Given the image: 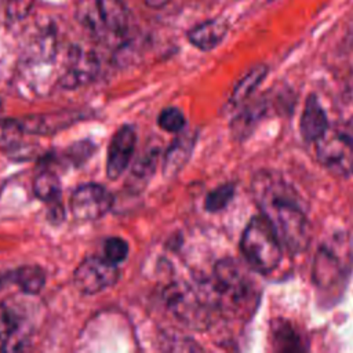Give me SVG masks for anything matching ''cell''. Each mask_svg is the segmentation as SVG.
<instances>
[{
  "label": "cell",
  "instance_id": "obj_1",
  "mask_svg": "<svg viewBox=\"0 0 353 353\" xmlns=\"http://www.w3.org/2000/svg\"><path fill=\"white\" fill-rule=\"evenodd\" d=\"M251 190L262 215L287 250L294 254L303 251L309 244V223L295 190L273 171L256 172Z\"/></svg>",
  "mask_w": 353,
  "mask_h": 353
},
{
  "label": "cell",
  "instance_id": "obj_2",
  "mask_svg": "<svg viewBox=\"0 0 353 353\" xmlns=\"http://www.w3.org/2000/svg\"><path fill=\"white\" fill-rule=\"evenodd\" d=\"M76 18L95 40L106 46L121 44L130 32V12L120 0H80Z\"/></svg>",
  "mask_w": 353,
  "mask_h": 353
},
{
  "label": "cell",
  "instance_id": "obj_3",
  "mask_svg": "<svg viewBox=\"0 0 353 353\" xmlns=\"http://www.w3.org/2000/svg\"><path fill=\"white\" fill-rule=\"evenodd\" d=\"M208 287L216 309L251 307L255 302V283L241 263L234 259H222L215 265Z\"/></svg>",
  "mask_w": 353,
  "mask_h": 353
},
{
  "label": "cell",
  "instance_id": "obj_4",
  "mask_svg": "<svg viewBox=\"0 0 353 353\" xmlns=\"http://www.w3.org/2000/svg\"><path fill=\"white\" fill-rule=\"evenodd\" d=\"M240 248L248 265L259 273L273 272L281 259V241L262 214L254 216L245 226Z\"/></svg>",
  "mask_w": 353,
  "mask_h": 353
},
{
  "label": "cell",
  "instance_id": "obj_5",
  "mask_svg": "<svg viewBox=\"0 0 353 353\" xmlns=\"http://www.w3.org/2000/svg\"><path fill=\"white\" fill-rule=\"evenodd\" d=\"M164 301L172 316L190 328H205L211 310L216 309L210 287H192L185 283L168 285Z\"/></svg>",
  "mask_w": 353,
  "mask_h": 353
},
{
  "label": "cell",
  "instance_id": "obj_6",
  "mask_svg": "<svg viewBox=\"0 0 353 353\" xmlns=\"http://www.w3.org/2000/svg\"><path fill=\"white\" fill-rule=\"evenodd\" d=\"M319 161L338 175L353 174V142L346 125H328L314 142Z\"/></svg>",
  "mask_w": 353,
  "mask_h": 353
},
{
  "label": "cell",
  "instance_id": "obj_7",
  "mask_svg": "<svg viewBox=\"0 0 353 353\" xmlns=\"http://www.w3.org/2000/svg\"><path fill=\"white\" fill-rule=\"evenodd\" d=\"M120 277L119 265L103 256L91 255L80 262L73 273L74 287L85 295L98 294L117 283Z\"/></svg>",
  "mask_w": 353,
  "mask_h": 353
},
{
  "label": "cell",
  "instance_id": "obj_8",
  "mask_svg": "<svg viewBox=\"0 0 353 353\" xmlns=\"http://www.w3.org/2000/svg\"><path fill=\"white\" fill-rule=\"evenodd\" d=\"M113 204L112 193L99 183H83L70 196L69 207L74 219L92 222L109 212Z\"/></svg>",
  "mask_w": 353,
  "mask_h": 353
},
{
  "label": "cell",
  "instance_id": "obj_9",
  "mask_svg": "<svg viewBox=\"0 0 353 353\" xmlns=\"http://www.w3.org/2000/svg\"><path fill=\"white\" fill-rule=\"evenodd\" d=\"M135 143L137 134L131 125H121L114 132L106 157V174L110 179H117L127 170L134 154Z\"/></svg>",
  "mask_w": 353,
  "mask_h": 353
},
{
  "label": "cell",
  "instance_id": "obj_10",
  "mask_svg": "<svg viewBox=\"0 0 353 353\" xmlns=\"http://www.w3.org/2000/svg\"><path fill=\"white\" fill-rule=\"evenodd\" d=\"M98 70L99 62L94 52L80 47H73L69 52L68 63L59 79V84L63 88L73 90L90 83L97 76Z\"/></svg>",
  "mask_w": 353,
  "mask_h": 353
},
{
  "label": "cell",
  "instance_id": "obj_11",
  "mask_svg": "<svg viewBox=\"0 0 353 353\" xmlns=\"http://www.w3.org/2000/svg\"><path fill=\"white\" fill-rule=\"evenodd\" d=\"M79 119L77 113L73 112H54L44 114H33L17 120L18 125L25 134L32 135H47L55 134L59 130L76 123Z\"/></svg>",
  "mask_w": 353,
  "mask_h": 353
},
{
  "label": "cell",
  "instance_id": "obj_12",
  "mask_svg": "<svg viewBox=\"0 0 353 353\" xmlns=\"http://www.w3.org/2000/svg\"><path fill=\"white\" fill-rule=\"evenodd\" d=\"M228 33V23L222 18H214L204 21L194 28H192L188 33L189 41L203 50L210 51L214 47H216L226 36Z\"/></svg>",
  "mask_w": 353,
  "mask_h": 353
},
{
  "label": "cell",
  "instance_id": "obj_13",
  "mask_svg": "<svg viewBox=\"0 0 353 353\" xmlns=\"http://www.w3.org/2000/svg\"><path fill=\"white\" fill-rule=\"evenodd\" d=\"M327 114L314 95L306 99L303 113L301 116V134L306 142H316L328 128Z\"/></svg>",
  "mask_w": 353,
  "mask_h": 353
},
{
  "label": "cell",
  "instance_id": "obj_14",
  "mask_svg": "<svg viewBox=\"0 0 353 353\" xmlns=\"http://www.w3.org/2000/svg\"><path fill=\"white\" fill-rule=\"evenodd\" d=\"M196 142V132L193 131H181L176 139L171 143L164 157V175H175L189 160Z\"/></svg>",
  "mask_w": 353,
  "mask_h": 353
},
{
  "label": "cell",
  "instance_id": "obj_15",
  "mask_svg": "<svg viewBox=\"0 0 353 353\" xmlns=\"http://www.w3.org/2000/svg\"><path fill=\"white\" fill-rule=\"evenodd\" d=\"M25 132L18 125L17 120L0 121V149L10 157L26 159L33 153V149L28 142H23Z\"/></svg>",
  "mask_w": 353,
  "mask_h": 353
},
{
  "label": "cell",
  "instance_id": "obj_16",
  "mask_svg": "<svg viewBox=\"0 0 353 353\" xmlns=\"http://www.w3.org/2000/svg\"><path fill=\"white\" fill-rule=\"evenodd\" d=\"M7 284L12 283L28 295L39 294L46 285V272L36 265H25L15 270L6 272Z\"/></svg>",
  "mask_w": 353,
  "mask_h": 353
},
{
  "label": "cell",
  "instance_id": "obj_17",
  "mask_svg": "<svg viewBox=\"0 0 353 353\" xmlns=\"http://www.w3.org/2000/svg\"><path fill=\"white\" fill-rule=\"evenodd\" d=\"M22 327L21 319L17 312L8 305H0V349H15L21 347V343L17 339Z\"/></svg>",
  "mask_w": 353,
  "mask_h": 353
},
{
  "label": "cell",
  "instance_id": "obj_18",
  "mask_svg": "<svg viewBox=\"0 0 353 353\" xmlns=\"http://www.w3.org/2000/svg\"><path fill=\"white\" fill-rule=\"evenodd\" d=\"M341 268L338 265V259L332 255L331 251L323 248L314 262V280L317 285L321 288H328V285L334 284L341 274Z\"/></svg>",
  "mask_w": 353,
  "mask_h": 353
},
{
  "label": "cell",
  "instance_id": "obj_19",
  "mask_svg": "<svg viewBox=\"0 0 353 353\" xmlns=\"http://www.w3.org/2000/svg\"><path fill=\"white\" fill-rule=\"evenodd\" d=\"M33 193L34 196L46 203H57L61 197V182L55 172L41 171L33 179Z\"/></svg>",
  "mask_w": 353,
  "mask_h": 353
},
{
  "label": "cell",
  "instance_id": "obj_20",
  "mask_svg": "<svg viewBox=\"0 0 353 353\" xmlns=\"http://www.w3.org/2000/svg\"><path fill=\"white\" fill-rule=\"evenodd\" d=\"M272 342L277 350H303L302 338L285 320H277L272 325Z\"/></svg>",
  "mask_w": 353,
  "mask_h": 353
},
{
  "label": "cell",
  "instance_id": "obj_21",
  "mask_svg": "<svg viewBox=\"0 0 353 353\" xmlns=\"http://www.w3.org/2000/svg\"><path fill=\"white\" fill-rule=\"evenodd\" d=\"M266 72L268 69L263 65H258L252 68L234 87L230 97V103L237 106L241 102H244L252 94V91L259 85V83L263 80V77L266 76Z\"/></svg>",
  "mask_w": 353,
  "mask_h": 353
},
{
  "label": "cell",
  "instance_id": "obj_22",
  "mask_svg": "<svg viewBox=\"0 0 353 353\" xmlns=\"http://www.w3.org/2000/svg\"><path fill=\"white\" fill-rule=\"evenodd\" d=\"M233 196H234V185L223 183L207 194L204 207L208 212L222 211L232 201Z\"/></svg>",
  "mask_w": 353,
  "mask_h": 353
},
{
  "label": "cell",
  "instance_id": "obj_23",
  "mask_svg": "<svg viewBox=\"0 0 353 353\" xmlns=\"http://www.w3.org/2000/svg\"><path fill=\"white\" fill-rule=\"evenodd\" d=\"M128 255V244L121 237H109L103 244V258L114 265H120Z\"/></svg>",
  "mask_w": 353,
  "mask_h": 353
},
{
  "label": "cell",
  "instance_id": "obj_24",
  "mask_svg": "<svg viewBox=\"0 0 353 353\" xmlns=\"http://www.w3.org/2000/svg\"><path fill=\"white\" fill-rule=\"evenodd\" d=\"M157 123L167 132H181L185 127V117L179 109L167 108L159 114Z\"/></svg>",
  "mask_w": 353,
  "mask_h": 353
},
{
  "label": "cell",
  "instance_id": "obj_25",
  "mask_svg": "<svg viewBox=\"0 0 353 353\" xmlns=\"http://www.w3.org/2000/svg\"><path fill=\"white\" fill-rule=\"evenodd\" d=\"M156 160H157V153H156V150L148 153L145 157H142V159L135 164L134 176L138 178V179L148 178V176L153 172V170H154Z\"/></svg>",
  "mask_w": 353,
  "mask_h": 353
},
{
  "label": "cell",
  "instance_id": "obj_26",
  "mask_svg": "<svg viewBox=\"0 0 353 353\" xmlns=\"http://www.w3.org/2000/svg\"><path fill=\"white\" fill-rule=\"evenodd\" d=\"M33 4V0H10L7 7V14L12 19L23 18Z\"/></svg>",
  "mask_w": 353,
  "mask_h": 353
},
{
  "label": "cell",
  "instance_id": "obj_27",
  "mask_svg": "<svg viewBox=\"0 0 353 353\" xmlns=\"http://www.w3.org/2000/svg\"><path fill=\"white\" fill-rule=\"evenodd\" d=\"M146 6L149 7H153V8H160L163 6H165L170 0H142Z\"/></svg>",
  "mask_w": 353,
  "mask_h": 353
},
{
  "label": "cell",
  "instance_id": "obj_28",
  "mask_svg": "<svg viewBox=\"0 0 353 353\" xmlns=\"http://www.w3.org/2000/svg\"><path fill=\"white\" fill-rule=\"evenodd\" d=\"M347 128L350 131V137H352V142H353V117L350 119V121L347 123Z\"/></svg>",
  "mask_w": 353,
  "mask_h": 353
},
{
  "label": "cell",
  "instance_id": "obj_29",
  "mask_svg": "<svg viewBox=\"0 0 353 353\" xmlns=\"http://www.w3.org/2000/svg\"><path fill=\"white\" fill-rule=\"evenodd\" d=\"M1 109H3V105H1V102H0V113H1Z\"/></svg>",
  "mask_w": 353,
  "mask_h": 353
}]
</instances>
